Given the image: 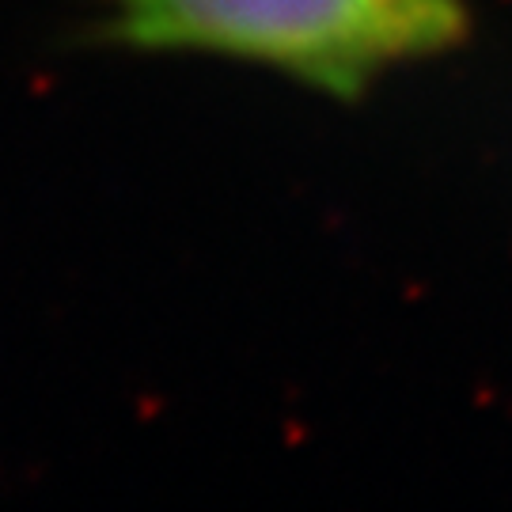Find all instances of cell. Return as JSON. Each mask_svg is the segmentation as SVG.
Masks as SVG:
<instances>
[{
	"mask_svg": "<svg viewBox=\"0 0 512 512\" xmlns=\"http://www.w3.org/2000/svg\"><path fill=\"white\" fill-rule=\"evenodd\" d=\"M99 35L133 54L243 61L357 99L387 73L456 50L463 0H107Z\"/></svg>",
	"mask_w": 512,
	"mask_h": 512,
	"instance_id": "cell-1",
	"label": "cell"
}]
</instances>
